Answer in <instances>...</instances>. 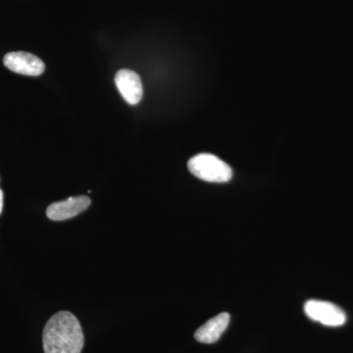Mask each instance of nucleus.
Returning <instances> with one entry per match:
<instances>
[{
	"label": "nucleus",
	"mask_w": 353,
	"mask_h": 353,
	"mask_svg": "<svg viewBox=\"0 0 353 353\" xmlns=\"http://www.w3.org/2000/svg\"><path fill=\"white\" fill-rule=\"evenodd\" d=\"M92 203L90 197L81 196L69 197L66 201L54 202L46 209V215L50 220L71 219L83 212Z\"/></svg>",
	"instance_id": "39448f33"
},
{
	"label": "nucleus",
	"mask_w": 353,
	"mask_h": 353,
	"mask_svg": "<svg viewBox=\"0 0 353 353\" xmlns=\"http://www.w3.org/2000/svg\"><path fill=\"white\" fill-rule=\"evenodd\" d=\"M3 63L6 68L20 75L38 77L46 70L43 60L24 51L7 53L4 57Z\"/></svg>",
	"instance_id": "20e7f679"
},
{
	"label": "nucleus",
	"mask_w": 353,
	"mask_h": 353,
	"mask_svg": "<svg viewBox=\"0 0 353 353\" xmlns=\"http://www.w3.org/2000/svg\"><path fill=\"white\" fill-rule=\"evenodd\" d=\"M44 353H81L85 336L76 316L60 311L48 320L43 334Z\"/></svg>",
	"instance_id": "f257e3e1"
},
{
	"label": "nucleus",
	"mask_w": 353,
	"mask_h": 353,
	"mask_svg": "<svg viewBox=\"0 0 353 353\" xmlns=\"http://www.w3.org/2000/svg\"><path fill=\"white\" fill-rule=\"evenodd\" d=\"M2 208H3V192L0 190V214H1Z\"/></svg>",
	"instance_id": "6e6552de"
},
{
	"label": "nucleus",
	"mask_w": 353,
	"mask_h": 353,
	"mask_svg": "<svg viewBox=\"0 0 353 353\" xmlns=\"http://www.w3.org/2000/svg\"><path fill=\"white\" fill-rule=\"evenodd\" d=\"M115 83L123 99L131 105H136L143 99V83L136 72L128 69L120 70L116 74Z\"/></svg>",
	"instance_id": "423d86ee"
},
{
	"label": "nucleus",
	"mask_w": 353,
	"mask_h": 353,
	"mask_svg": "<svg viewBox=\"0 0 353 353\" xmlns=\"http://www.w3.org/2000/svg\"><path fill=\"white\" fill-rule=\"evenodd\" d=\"M188 168L192 175L209 183H227L233 176V171L226 162L209 153L190 158Z\"/></svg>",
	"instance_id": "f03ea898"
},
{
	"label": "nucleus",
	"mask_w": 353,
	"mask_h": 353,
	"mask_svg": "<svg viewBox=\"0 0 353 353\" xmlns=\"http://www.w3.org/2000/svg\"><path fill=\"white\" fill-rule=\"evenodd\" d=\"M304 311L311 320L325 326L340 327L347 321L345 313L339 306L328 301H308L304 305Z\"/></svg>",
	"instance_id": "7ed1b4c3"
},
{
	"label": "nucleus",
	"mask_w": 353,
	"mask_h": 353,
	"mask_svg": "<svg viewBox=\"0 0 353 353\" xmlns=\"http://www.w3.org/2000/svg\"><path fill=\"white\" fill-rule=\"evenodd\" d=\"M230 323V314L227 312L220 313L211 318L205 324L202 325L194 333V338L201 343H214L226 331Z\"/></svg>",
	"instance_id": "0eeeda50"
}]
</instances>
